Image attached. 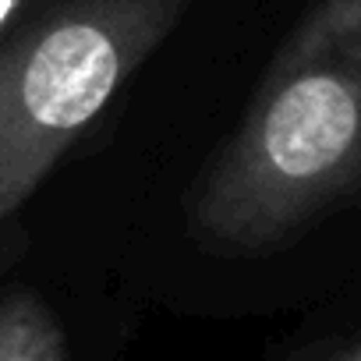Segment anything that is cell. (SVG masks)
<instances>
[{
  "instance_id": "obj_1",
  "label": "cell",
  "mask_w": 361,
  "mask_h": 361,
  "mask_svg": "<svg viewBox=\"0 0 361 361\" xmlns=\"http://www.w3.org/2000/svg\"><path fill=\"white\" fill-rule=\"evenodd\" d=\"M192 0H57L0 43V231Z\"/></svg>"
},
{
  "instance_id": "obj_3",
  "label": "cell",
  "mask_w": 361,
  "mask_h": 361,
  "mask_svg": "<svg viewBox=\"0 0 361 361\" xmlns=\"http://www.w3.org/2000/svg\"><path fill=\"white\" fill-rule=\"evenodd\" d=\"M11 4H15V0H0V18H4V11H8Z\"/></svg>"
},
{
  "instance_id": "obj_4",
  "label": "cell",
  "mask_w": 361,
  "mask_h": 361,
  "mask_svg": "<svg viewBox=\"0 0 361 361\" xmlns=\"http://www.w3.org/2000/svg\"><path fill=\"white\" fill-rule=\"evenodd\" d=\"M347 361H361V350H357V354H350V357H347Z\"/></svg>"
},
{
  "instance_id": "obj_2",
  "label": "cell",
  "mask_w": 361,
  "mask_h": 361,
  "mask_svg": "<svg viewBox=\"0 0 361 361\" xmlns=\"http://www.w3.org/2000/svg\"><path fill=\"white\" fill-rule=\"evenodd\" d=\"M0 361H68L61 319L39 294L15 290L0 301Z\"/></svg>"
}]
</instances>
